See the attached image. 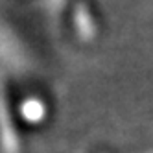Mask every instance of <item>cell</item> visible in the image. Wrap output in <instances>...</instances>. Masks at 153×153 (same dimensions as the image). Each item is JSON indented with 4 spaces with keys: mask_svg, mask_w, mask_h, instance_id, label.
Returning <instances> with one entry per match:
<instances>
[{
    "mask_svg": "<svg viewBox=\"0 0 153 153\" xmlns=\"http://www.w3.org/2000/svg\"><path fill=\"white\" fill-rule=\"evenodd\" d=\"M19 142L6 91L0 87V153H19Z\"/></svg>",
    "mask_w": 153,
    "mask_h": 153,
    "instance_id": "1",
    "label": "cell"
},
{
    "mask_svg": "<svg viewBox=\"0 0 153 153\" xmlns=\"http://www.w3.org/2000/svg\"><path fill=\"white\" fill-rule=\"evenodd\" d=\"M17 111H19L17 113L19 118L22 120V122L33 126V124H39L41 120L45 118V103H42L39 98L30 96V98H24V100L20 102Z\"/></svg>",
    "mask_w": 153,
    "mask_h": 153,
    "instance_id": "2",
    "label": "cell"
}]
</instances>
